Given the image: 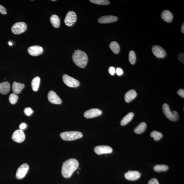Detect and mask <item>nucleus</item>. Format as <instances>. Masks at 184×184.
Returning a JSON list of instances; mask_svg holds the SVG:
<instances>
[{
    "label": "nucleus",
    "instance_id": "6",
    "mask_svg": "<svg viewBox=\"0 0 184 184\" xmlns=\"http://www.w3.org/2000/svg\"><path fill=\"white\" fill-rule=\"evenodd\" d=\"M62 79L64 83L68 86L70 87H77L80 85V83L77 80L68 76L64 74L62 76Z\"/></svg>",
    "mask_w": 184,
    "mask_h": 184
},
{
    "label": "nucleus",
    "instance_id": "9",
    "mask_svg": "<svg viewBox=\"0 0 184 184\" xmlns=\"http://www.w3.org/2000/svg\"><path fill=\"white\" fill-rule=\"evenodd\" d=\"M25 138L24 132L21 129L15 131L12 136V138L14 141L19 143L24 141Z\"/></svg>",
    "mask_w": 184,
    "mask_h": 184
},
{
    "label": "nucleus",
    "instance_id": "40",
    "mask_svg": "<svg viewBox=\"0 0 184 184\" xmlns=\"http://www.w3.org/2000/svg\"><path fill=\"white\" fill-rule=\"evenodd\" d=\"M12 43H11V42H9V46H12Z\"/></svg>",
    "mask_w": 184,
    "mask_h": 184
},
{
    "label": "nucleus",
    "instance_id": "39",
    "mask_svg": "<svg viewBox=\"0 0 184 184\" xmlns=\"http://www.w3.org/2000/svg\"><path fill=\"white\" fill-rule=\"evenodd\" d=\"M181 31L182 33H184V23L182 25V26L181 27Z\"/></svg>",
    "mask_w": 184,
    "mask_h": 184
},
{
    "label": "nucleus",
    "instance_id": "35",
    "mask_svg": "<svg viewBox=\"0 0 184 184\" xmlns=\"http://www.w3.org/2000/svg\"><path fill=\"white\" fill-rule=\"evenodd\" d=\"M116 72L117 74V75L118 76H121L122 75L123 73H124V72H123V70L122 68H117L116 70Z\"/></svg>",
    "mask_w": 184,
    "mask_h": 184
},
{
    "label": "nucleus",
    "instance_id": "37",
    "mask_svg": "<svg viewBox=\"0 0 184 184\" xmlns=\"http://www.w3.org/2000/svg\"><path fill=\"white\" fill-rule=\"evenodd\" d=\"M177 93L180 96L183 98H184V90L183 89H180L177 91Z\"/></svg>",
    "mask_w": 184,
    "mask_h": 184
},
{
    "label": "nucleus",
    "instance_id": "31",
    "mask_svg": "<svg viewBox=\"0 0 184 184\" xmlns=\"http://www.w3.org/2000/svg\"><path fill=\"white\" fill-rule=\"evenodd\" d=\"M33 111L30 107H26L24 110V113L27 116H30L32 114Z\"/></svg>",
    "mask_w": 184,
    "mask_h": 184
},
{
    "label": "nucleus",
    "instance_id": "20",
    "mask_svg": "<svg viewBox=\"0 0 184 184\" xmlns=\"http://www.w3.org/2000/svg\"><path fill=\"white\" fill-rule=\"evenodd\" d=\"M25 87L24 84L19 83H17L16 82H14L13 84L12 89L14 93L17 94L20 93Z\"/></svg>",
    "mask_w": 184,
    "mask_h": 184
},
{
    "label": "nucleus",
    "instance_id": "23",
    "mask_svg": "<svg viewBox=\"0 0 184 184\" xmlns=\"http://www.w3.org/2000/svg\"><path fill=\"white\" fill-rule=\"evenodd\" d=\"M40 81V78L38 76H37L33 79L32 82V87L33 91H38L39 87Z\"/></svg>",
    "mask_w": 184,
    "mask_h": 184
},
{
    "label": "nucleus",
    "instance_id": "42",
    "mask_svg": "<svg viewBox=\"0 0 184 184\" xmlns=\"http://www.w3.org/2000/svg\"><path fill=\"white\" fill-rule=\"evenodd\" d=\"M77 174H79V172H77Z\"/></svg>",
    "mask_w": 184,
    "mask_h": 184
},
{
    "label": "nucleus",
    "instance_id": "16",
    "mask_svg": "<svg viewBox=\"0 0 184 184\" xmlns=\"http://www.w3.org/2000/svg\"><path fill=\"white\" fill-rule=\"evenodd\" d=\"M118 17L113 15H107L102 17L98 20V22L101 24H105L115 22L118 20Z\"/></svg>",
    "mask_w": 184,
    "mask_h": 184
},
{
    "label": "nucleus",
    "instance_id": "21",
    "mask_svg": "<svg viewBox=\"0 0 184 184\" xmlns=\"http://www.w3.org/2000/svg\"><path fill=\"white\" fill-rule=\"evenodd\" d=\"M134 116V113L132 112L129 113L122 119L120 122L121 126H124L128 124L132 120Z\"/></svg>",
    "mask_w": 184,
    "mask_h": 184
},
{
    "label": "nucleus",
    "instance_id": "14",
    "mask_svg": "<svg viewBox=\"0 0 184 184\" xmlns=\"http://www.w3.org/2000/svg\"><path fill=\"white\" fill-rule=\"evenodd\" d=\"M28 52L30 55L36 56L40 55L43 52V48L39 46H31L28 48Z\"/></svg>",
    "mask_w": 184,
    "mask_h": 184
},
{
    "label": "nucleus",
    "instance_id": "15",
    "mask_svg": "<svg viewBox=\"0 0 184 184\" xmlns=\"http://www.w3.org/2000/svg\"><path fill=\"white\" fill-rule=\"evenodd\" d=\"M125 178L129 181H135L138 179L140 177V174L138 171H129L125 173Z\"/></svg>",
    "mask_w": 184,
    "mask_h": 184
},
{
    "label": "nucleus",
    "instance_id": "5",
    "mask_svg": "<svg viewBox=\"0 0 184 184\" xmlns=\"http://www.w3.org/2000/svg\"><path fill=\"white\" fill-rule=\"evenodd\" d=\"M27 26L26 23L23 22L15 23L11 28L12 32L16 35L21 34L26 30Z\"/></svg>",
    "mask_w": 184,
    "mask_h": 184
},
{
    "label": "nucleus",
    "instance_id": "32",
    "mask_svg": "<svg viewBox=\"0 0 184 184\" xmlns=\"http://www.w3.org/2000/svg\"><path fill=\"white\" fill-rule=\"evenodd\" d=\"M109 73H110L111 75H114L115 73H116V70L113 66H110L109 68Z\"/></svg>",
    "mask_w": 184,
    "mask_h": 184
},
{
    "label": "nucleus",
    "instance_id": "25",
    "mask_svg": "<svg viewBox=\"0 0 184 184\" xmlns=\"http://www.w3.org/2000/svg\"><path fill=\"white\" fill-rule=\"evenodd\" d=\"M109 47L112 52L115 54H117L120 52V46L118 43L113 42L109 44Z\"/></svg>",
    "mask_w": 184,
    "mask_h": 184
},
{
    "label": "nucleus",
    "instance_id": "8",
    "mask_svg": "<svg viewBox=\"0 0 184 184\" xmlns=\"http://www.w3.org/2000/svg\"><path fill=\"white\" fill-rule=\"evenodd\" d=\"M29 168V165L27 163H23L19 166L17 172V178L21 179L24 178L28 171Z\"/></svg>",
    "mask_w": 184,
    "mask_h": 184
},
{
    "label": "nucleus",
    "instance_id": "7",
    "mask_svg": "<svg viewBox=\"0 0 184 184\" xmlns=\"http://www.w3.org/2000/svg\"><path fill=\"white\" fill-rule=\"evenodd\" d=\"M77 18V15L74 12H68L64 19V23L66 26H71L76 22Z\"/></svg>",
    "mask_w": 184,
    "mask_h": 184
},
{
    "label": "nucleus",
    "instance_id": "10",
    "mask_svg": "<svg viewBox=\"0 0 184 184\" xmlns=\"http://www.w3.org/2000/svg\"><path fill=\"white\" fill-rule=\"evenodd\" d=\"M152 50L153 53L156 57L163 58L166 56L165 50L161 46L155 45L152 46Z\"/></svg>",
    "mask_w": 184,
    "mask_h": 184
},
{
    "label": "nucleus",
    "instance_id": "11",
    "mask_svg": "<svg viewBox=\"0 0 184 184\" xmlns=\"http://www.w3.org/2000/svg\"><path fill=\"white\" fill-rule=\"evenodd\" d=\"M102 111L98 109H92L86 111L84 113V116L87 118H94L101 115Z\"/></svg>",
    "mask_w": 184,
    "mask_h": 184
},
{
    "label": "nucleus",
    "instance_id": "19",
    "mask_svg": "<svg viewBox=\"0 0 184 184\" xmlns=\"http://www.w3.org/2000/svg\"><path fill=\"white\" fill-rule=\"evenodd\" d=\"M161 17L162 19L168 23L171 22L173 18V14L168 10L164 11L161 14Z\"/></svg>",
    "mask_w": 184,
    "mask_h": 184
},
{
    "label": "nucleus",
    "instance_id": "3",
    "mask_svg": "<svg viewBox=\"0 0 184 184\" xmlns=\"http://www.w3.org/2000/svg\"><path fill=\"white\" fill-rule=\"evenodd\" d=\"M60 136L62 140L70 141L81 138L83 137V134L81 132L71 131L62 132L60 134Z\"/></svg>",
    "mask_w": 184,
    "mask_h": 184
},
{
    "label": "nucleus",
    "instance_id": "34",
    "mask_svg": "<svg viewBox=\"0 0 184 184\" xmlns=\"http://www.w3.org/2000/svg\"><path fill=\"white\" fill-rule=\"evenodd\" d=\"M0 13L2 15H6L7 13L5 8L1 5H0Z\"/></svg>",
    "mask_w": 184,
    "mask_h": 184
},
{
    "label": "nucleus",
    "instance_id": "36",
    "mask_svg": "<svg viewBox=\"0 0 184 184\" xmlns=\"http://www.w3.org/2000/svg\"><path fill=\"white\" fill-rule=\"evenodd\" d=\"M178 57L179 60L181 61L182 63L184 64V55L183 53H179L178 55Z\"/></svg>",
    "mask_w": 184,
    "mask_h": 184
},
{
    "label": "nucleus",
    "instance_id": "4",
    "mask_svg": "<svg viewBox=\"0 0 184 184\" xmlns=\"http://www.w3.org/2000/svg\"><path fill=\"white\" fill-rule=\"evenodd\" d=\"M162 110L164 114L169 120L176 121L178 119L179 115L177 111L170 110L169 106L167 104L165 103L163 105Z\"/></svg>",
    "mask_w": 184,
    "mask_h": 184
},
{
    "label": "nucleus",
    "instance_id": "12",
    "mask_svg": "<svg viewBox=\"0 0 184 184\" xmlns=\"http://www.w3.org/2000/svg\"><path fill=\"white\" fill-rule=\"evenodd\" d=\"M95 152L100 155L103 154H110L113 151L112 148L110 146L104 145L96 146L94 148Z\"/></svg>",
    "mask_w": 184,
    "mask_h": 184
},
{
    "label": "nucleus",
    "instance_id": "2",
    "mask_svg": "<svg viewBox=\"0 0 184 184\" xmlns=\"http://www.w3.org/2000/svg\"><path fill=\"white\" fill-rule=\"evenodd\" d=\"M72 59L76 65L81 68H84L87 65L88 57L87 54L83 51L75 50L72 55Z\"/></svg>",
    "mask_w": 184,
    "mask_h": 184
},
{
    "label": "nucleus",
    "instance_id": "30",
    "mask_svg": "<svg viewBox=\"0 0 184 184\" xmlns=\"http://www.w3.org/2000/svg\"><path fill=\"white\" fill-rule=\"evenodd\" d=\"M90 1L95 4L101 5H108L110 3V2L107 0H91Z\"/></svg>",
    "mask_w": 184,
    "mask_h": 184
},
{
    "label": "nucleus",
    "instance_id": "26",
    "mask_svg": "<svg viewBox=\"0 0 184 184\" xmlns=\"http://www.w3.org/2000/svg\"><path fill=\"white\" fill-rule=\"evenodd\" d=\"M168 167L167 166L163 165H156L154 167V171L157 172H165L168 169Z\"/></svg>",
    "mask_w": 184,
    "mask_h": 184
},
{
    "label": "nucleus",
    "instance_id": "13",
    "mask_svg": "<svg viewBox=\"0 0 184 184\" xmlns=\"http://www.w3.org/2000/svg\"><path fill=\"white\" fill-rule=\"evenodd\" d=\"M48 99L51 103L56 104H60L62 100L57 94L54 91L49 92L48 95Z\"/></svg>",
    "mask_w": 184,
    "mask_h": 184
},
{
    "label": "nucleus",
    "instance_id": "27",
    "mask_svg": "<svg viewBox=\"0 0 184 184\" xmlns=\"http://www.w3.org/2000/svg\"><path fill=\"white\" fill-rule=\"evenodd\" d=\"M150 136L154 138V140L158 141L161 139L163 137V135L161 133L154 131L151 134Z\"/></svg>",
    "mask_w": 184,
    "mask_h": 184
},
{
    "label": "nucleus",
    "instance_id": "41",
    "mask_svg": "<svg viewBox=\"0 0 184 184\" xmlns=\"http://www.w3.org/2000/svg\"><path fill=\"white\" fill-rule=\"evenodd\" d=\"M55 1L56 0H53V1Z\"/></svg>",
    "mask_w": 184,
    "mask_h": 184
},
{
    "label": "nucleus",
    "instance_id": "29",
    "mask_svg": "<svg viewBox=\"0 0 184 184\" xmlns=\"http://www.w3.org/2000/svg\"><path fill=\"white\" fill-rule=\"evenodd\" d=\"M18 96L16 94L12 93L11 94L9 97V101L11 104H15L18 100Z\"/></svg>",
    "mask_w": 184,
    "mask_h": 184
},
{
    "label": "nucleus",
    "instance_id": "38",
    "mask_svg": "<svg viewBox=\"0 0 184 184\" xmlns=\"http://www.w3.org/2000/svg\"><path fill=\"white\" fill-rule=\"evenodd\" d=\"M26 127L27 125L26 124H25V123H22L19 126V128H20L21 130H24V129L26 128Z\"/></svg>",
    "mask_w": 184,
    "mask_h": 184
},
{
    "label": "nucleus",
    "instance_id": "17",
    "mask_svg": "<svg viewBox=\"0 0 184 184\" xmlns=\"http://www.w3.org/2000/svg\"><path fill=\"white\" fill-rule=\"evenodd\" d=\"M137 95L136 92L134 90L132 89L127 92L125 95V100L127 103H129L132 101L136 98Z\"/></svg>",
    "mask_w": 184,
    "mask_h": 184
},
{
    "label": "nucleus",
    "instance_id": "18",
    "mask_svg": "<svg viewBox=\"0 0 184 184\" xmlns=\"http://www.w3.org/2000/svg\"><path fill=\"white\" fill-rule=\"evenodd\" d=\"M10 90V84L7 82L0 83V93L6 95L9 93Z\"/></svg>",
    "mask_w": 184,
    "mask_h": 184
},
{
    "label": "nucleus",
    "instance_id": "1",
    "mask_svg": "<svg viewBox=\"0 0 184 184\" xmlns=\"http://www.w3.org/2000/svg\"><path fill=\"white\" fill-rule=\"evenodd\" d=\"M79 163L74 158H70L65 162L62 165V175L66 178H69L79 167Z\"/></svg>",
    "mask_w": 184,
    "mask_h": 184
},
{
    "label": "nucleus",
    "instance_id": "24",
    "mask_svg": "<svg viewBox=\"0 0 184 184\" xmlns=\"http://www.w3.org/2000/svg\"><path fill=\"white\" fill-rule=\"evenodd\" d=\"M147 125L145 123L143 122L138 125L134 129V132L137 134H141L146 130Z\"/></svg>",
    "mask_w": 184,
    "mask_h": 184
},
{
    "label": "nucleus",
    "instance_id": "28",
    "mask_svg": "<svg viewBox=\"0 0 184 184\" xmlns=\"http://www.w3.org/2000/svg\"><path fill=\"white\" fill-rule=\"evenodd\" d=\"M136 53L133 50H131L129 53V59L130 63L134 64L136 61Z\"/></svg>",
    "mask_w": 184,
    "mask_h": 184
},
{
    "label": "nucleus",
    "instance_id": "22",
    "mask_svg": "<svg viewBox=\"0 0 184 184\" xmlns=\"http://www.w3.org/2000/svg\"><path fill=\"white\" fill-rule=\"evenodd\" d=\"M50 20L53 26L56 28L59 27L60 20L57 15H52L50 17Z\"/></svg>",
    "mask_w": 184,
    "mask_h": 184
},
{
    "label": "nucleus",
    "instance_id": "33",
    "mask_svg": "<svg viewBox=\"0 0 184 184\" xmlns=\"http://www.w3.org/2000/svg\"><path fill=\"white\" fill-rule=\"evenodd\" d=\"M148 184H159L157 179L156 178H153L148 182Z\"/></svg>",
    "mask_w": 184,
    "mask_h": 184
}]
</instances>
